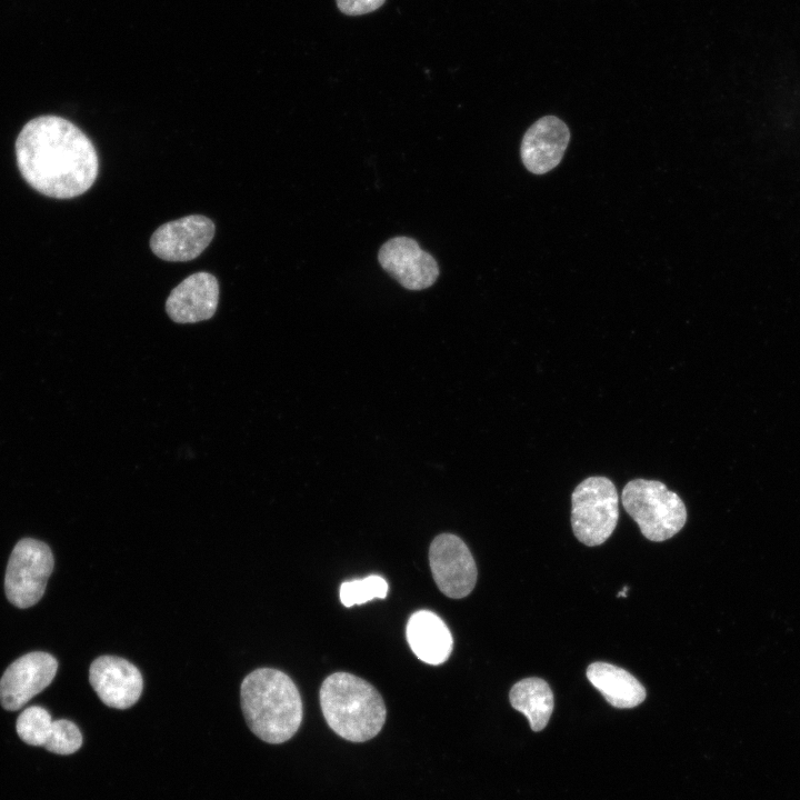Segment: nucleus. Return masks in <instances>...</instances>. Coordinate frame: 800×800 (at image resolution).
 I'll return each instance as SVG.
<instances>
[{
    "mask_svg": "<svg viewBox=\"0 0 800 800\" xmlns=\"http://www.w3.org/2000/svg\"><path fill=\"white\" fill-rule=\"evenodd\" d=\"M53 564L48 544L31 538L20 540L10 554L6 570L8 600L21 609L36 604L44 593Z\"/></svg>",
    "mask_w": 800,
    "mask_h": 800,
    "instance_id": "423d86ee",
    "label": "nucleus"
},
{
    "mask_svg": "<svg viewBox=\"0 0 800 800\" xmlns=\"http://www.w3.org/2000/svg\"><path fill=\"white\" fill-rule=\"evenodd\" d=\"M58 661L42 651L27 653L13 661L0 679V703L17 711L53 680Z\"/></svg>",
    "mask_w": 800,
    "mask_h": 800,
    "instance_id": "6e6552de",
    "label": "nucleus"
},
{
    "mask_svg": "<svg viewBox=\"0 0 800 800\" xmlns=\"http://www.w3.org/2000/svg\"><path fill=\"white\" fill-rule=\"evenodd\" d=\"M17 164L38 192L70 199L88 191L99 172L98 153L76 124L58 116L27 122L16 141Z\"/></svg>",
    "mask_w": 800,
    "mask_h": 800,
    "instance_id": "f257e3e1",
    "label": "nucleus"
},
{
    "mask_svg": "<svg viewBox=\"0 0 800 800\" xmlns=\"http://www.w3.org/2000/svg\"><path fill=\"white\" fill-rule=\"evenodd\" d=\"M429 562L433 580L444 596L460 599L473 590L477 566L469 548L458 536H437L429 548Z\"/></svg>",
    "mask_w": 800,
    "mask_h": 800,
    "instance_id": "0eeeda50",
    "label": "nucleus"
},
{
    "mask_svg": "<svg viewBox=\"0 0 800 800\" xmlns=\"http://www.w3.org/2000/svg\"><path fill=\"white\" fill-rule=\"evenodd\" d=\"M89 681L106 706L120 710L132 707L143 689L140 670L128 660L116 656L94 659L89 669Z\"/></svg>",
    "mask_w": 800,
    "mask_h": 800,
    "instance_id": "9b49d317",
    "label": "nucleus"
},
{
    "mask_svg": "<svg viewBox=\"0 0 800 800\" xmlns=\"http://www.w3.org/2000/svg\"><path fill=\"white\" fill-rule=\"evenodd\" d=\"M241 708L249 729L262 741L279 744L292 738L302 722V700L291 678L272 668L244 677Z\"/></svg>",
    "mask_w": 800,
    "mask_h": 800,
    "instance_id": "f03ea898",
    "label": "nucleus"
},
{
    "mask_svg": "<svg viewBox=\"0 0 800 800\" xmlns=\"http://www.w3.org/2000/svg\"><path fill=\"white\" fill-rule=\"evenodd\" d=\"M82 746V734L76 723L66 719L52 722L43 747L57 754H71Z\"/></svg>",
    "mask_w": 800,
    "mask_h": 800,
    "instance_id": "6ab92c4d",
    "label": "nucleus"
},
{
    "mask_svg": "<svg viewBox=\"0 0 800 800\" xmlns=\"http://www.w3.org/2000/svg\"><path fill=\"white\" fill-rule=\"evenodd\" d=\"M328 726L351 742H366L382 729L387 710L382 697L366 680L347 672L324 679L319 692Z\"/></svg>",
    "mask_w": 800,
    "mask_h": 800,
    "instance_id": "7ed1b4c3",
    "label": "nucleus"
},
{
    "mask_svg": "<svg viewBox=\"0 0 800 800\" xmlns=\"http://www.w3.org/2000/svg\"><path fill=\"white\" fill-rule=\"evenodd\" d=\"M214 230V223L208 217L187 216L160 226L150 238V248L162 260L190 261L210 244Z\"/></svg>",
    "mask_w": 800,
    "mask_h": 800,
    "instance_id": "1a4fd4ad",
    "label": "nucleus"
},
{
    "mask_svg": "<svg viewBox=\"0 0 800 800\" xmlns=\"http://www.w3.org/2000/svg\"><path fill=\"white\" fill-rule=\"evenodd\" d=\"M509 700L513 709L527 717L532 731L546 728L553 710V693L543 679L530 677L518 681Z\"/></svg>",
    "mask_w": 800,
    "mask_h": 800,
    "instance_id": "dca6fc26",
    "label": "nucleus"
},
{
    "mask_svg": "<svg viewBox=\"0 0 800 800\" xmlns=\"http://www.w3.org/2000/svg\"><path fill=\"white\" fill-rule=\"evenodd\" d=\"M382 269L408 290L431 287L439 276L436 259L409 237H394L378 253Z\"/></svg>",
    "mask_w": 800,
    "mask_h": 800,
    "instance_id": "9d476101",
    "label": "nucleus"
},
{
    "mask_svg": "<svg viewBox=\"0 0 800 800\" xmlns=\"http://www.w3.org/2000/svg\"><path fill=\"white\" fill-rule=\"evenodd\" d=\"M570 131L556 116L537 120L524 133L521 142V160L534 174H543L556 168L568 147Z\"/></svg>",
    "mask_w": 800,
    "mask_h": 800,
    "instance_id": "f8f14e48",
    "label": "nucleus"
},
{
    "mask_svg": "<svg viewBox=\"0 0 800 800\" xmlns=\"http://www.w3.org/2000/svg\"><path fill=\"white\" fill-rule=\"evenodd\" d=\"M52 722L50 713L44 708L32 706L19 714L16 729L23 742L43 747Z\"/></svg>",
    "mask_w": 800,
    "mask_h": 800,
    "instance_id": "f3484780",
    "label": "nucleus"
},
{
    "mask_svg": "<svg viewBox=\"0 0 800 800\" xmlns=\"http://www.w3.org/2000/svg\"><path fill=\"white\" fill-rule=\"evenodd\" d=\"M619 497L613 482L601 476L581 481L571 494V526L576 538L589 546L603 543L616 529Z\"/></svg>",
    "mask_w": 800,
    "mask_h": 800,
    "instance_id": "39448f33",
    "label": "nucleus"
},
{
    "mask_svg": "<svg viewBox=\"0 0 800 800\" xmlns=\"http://www.w3.org/2000/svg\"><path fill=\"white\" fill-rule=\"evenodd\" d=\"M339 10L348 16H359L380 8L384 0H336Z\"/></svg>",
    "mask_w": 800,
    "mask_h": 800,
    "instance_id": "aec40b11",
    "label": "nucleus"
},
{
    "mask_svg": "<svg viewBox=\"0 0 800 800\" xmlns=\"http://www.w3.org/2000/svg\"><path fill=\"white\" fill-rule=\"evenodd\" d=\"M407 640L413 653L432 666L446 662L453 647L447 624L429 610L417 611L409 618Z\"/></svg>",
    "mask_w": 800,
    "mask_h": 800,
    "instance_id": "4468645a",
    "label": "nucleus"
},
{
    "mask_svg": "<svg viewBox=\"0 0 800 800\" xmlns=\"http://www.w3.org/2000/svg\"><path fill=\"white\" fill-rule=\"evenodd\" d=\"M219 302L217 278L204 271L196 272L170 292L166 311L178 323H194L213 317Z\"/></svg>",
    "mask_w": 800,
    "mask_h": 800,
    "instance_id": "ddd939ff",
    "label": "nucleus"
},
{
    "mask_svg": "<svg viewBox=\"0 0 800 800\" xmlns=\"http://www.w3.org/2000/svg\"><path fill=\"white\" fill-rule=\"evenodd\" d=\"M388 593L387 581L377 574L363 579L346 581L340 587V600L346 607L362 604L372 599H384Z\"/></svg>",
    "mask_w": 800,
    "mask_h": 800,
    "instance_id": "a211bd4d",
    "label": "nucleus"
},
{
    "mask_svg": "<svg viewBox=\"0 0 800 800\" xmlns=\"http://www.w3.org/2000/svg\"><path fill=\"white\" fill-rule=\"evenodd\" d=\"M587 678L612 707L630 709L646 699L644 687L627 670L607 662H593Z\"/></svg>",
    "mask_w": 800,
    "mask_h": 800,
    "instance_id": "2eb2a0df",
    "label": "nucleus"
},
{
    "mask_svg": "<svg viewBox=\"0 0 800 800\" xmlns=\"http://www.w3.org/2000/svg\"><path fill=\"white\" fill-rule=\"evenodd\" d=\"M622 506L650 541H664L678 533L687 521L681 498L658 480L634 479L622 489Z\"/></svg>",
    "mask_w": 800,
    "mask_h": 800,
    "instance_id": "20e7f679",
    "label": "nucleus"
}]
</instances>
